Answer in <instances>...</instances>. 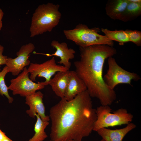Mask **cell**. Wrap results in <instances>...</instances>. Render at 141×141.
I'll use <instances>...</instances> for the list:
<instances>
[{
  "label": "cell",
  "mask_w": 141,
  "mask_h": 141,
  "mask_svg": "<svg viewBox=\"0 0 141 141\" xmlns=\"http://www.w3.org/2000/svg\"><path fill=\"white\" fill-rule=\"evenodd\" d=\"M53 141H81L93 131L97 118L96 109L86 90L68 101L64 97L49 111Z\"/></svg>",
  "instance_id": "cell-1"
},
{
  "label": "cell",
  "mask_w": 141,
  "mask_h": 141,
  "mask_svg": "<svg viewBox=\"0 0 141 141\" xmlns=\"http://www.w3.org/2000/svg\"><path fill=\"white\" fill-rule=\"evenodd\" d=\"M80 58L74 62L75 72L86 85L91 97L98 99L102 105H110L116 100L114 90L109 87L103 78L105 60L117 53L113 46L98 44L79 47Z\"/></svg>",
  "instance_id": "cell-2"
},
{
  "label": "cell",
  "mask_w": 141,
  "mask_h": 141,
  "mask_svg": "<svg viewBox=\"0 0 141 141\" xmlns=\"http://www.w3.org/2000/svg\"><path fill=\"white\" fill-rule=\"evenodd\" d=\"M60 5L48 3L39 5L32 14L30 29V37L50 32L59 24L61 16Z\"/></svg>",
  "instance_id": "cell-3"
},
{
  "label": "cell",
  "mask_w": 141,
  "mask_h": 141,
  "mask_svg": "<svg viewBox=\"0 0 141 141\" xmlns=\"http://www.w3.org/2000/svg\"><path fill=\"white\" fill-rule=\"evenodd\" d=\"M100 30L98 27L90 28L85 24H79L72 29L63 30V33L67 39L73 41L80 47L98 44L113 46V41L105 36L99 34Z\"/></svg>",
  "instance_id": "cell-4"
},
{
  "label": "cell",
  "mask_w": 141,
  "mask_h": 141,
  "mask_svg": "<svg viewBox=\"0 0 141 141\" xmlns=\"http://www.w3.org/2000/svg\"><path fill=\"white\" fill-rule=\"evenodd\" d=\"M96 109L97 118L93 129L96 131L102 128L127 124L132 121L133 117L124 108L119 109L113 113L108 105H102Z\"/></svg>",
  "instance_id": "cell-5"
},
{
  "label": "cell",
  "mask_w": 141,
  "mask_h": 141,
  "mask_svg": "<svg viewBox=\"0 0 141 141\" xmlns=\"http://www.w3.org/2000/svg\"><path fill=\"white\" fill-rule=\"evenodd\" d=\"M108 69L103 78L105 84L111 89L114 90L116 86L120 84L131 85L132 80L137 81L141 79L136 73L128 72L121 68L112 57L108 58Z\"/></svg>",
  "instance_id": "cell-6"
},
{
  "label": "cell",
  "mask_w": 141,
  "mask_h": 141,
  "mask_svg": "<svg viewBox=\"0 0 141 141\" xmlns=\"http://www.w3.org/2000/svg\"><path fill=\"white\" fill-rule=\"evenodd\" d=\"M29 73L27 68L25 67L16 78L10 80V84L8 89L12 91L13 95H19L25 97L49 85V82L45 81L37 83L34 82L30 78Z\"/></svg>",
  "instance_id": "cell-7"
},
{
  "label": "cell",
  "mask_w": 141,
  "mask_h": 141,
  "mask_svg": "<svg viewBox=\"0 0 141 141\" xmlns=\"http://www.w3.org/2000/svg\"><path fill=\"white\" fill-rule=\"evenodd\" d=\"M27 69L31 74L29 77L33 81H36L38 76L44 77L46 79L45 81L48 82L56 73L69 70L64 66L57 64L54 57L41 64L31 63Z\"/></svg>",
  "instance_id": "cell-8"
},
{
  "label": "cell",
  "mask_w": 141,
  "mask_h": 141,
  "mask_svg": "<svg viewBox=\"0 0 141 141\" xmlns=\"http://www.w3.org/2000/svg\"><path fill=\"white\" fill-rule=\"evenodd\" d=\"M35 48L33 44L29 43L21 47L16 53V57H8L6 65L9 72L11 73L13 75H17L26 66L30 64V61L28 60V56Z\"/></svg>",
  "instance_id": "cell-9"
},
{
  "label": "cell",
  "mask_w": 141,
  "mask_h": 141,
  "mask_svg": "<svg viewBox=\"0 0 141 141\" xmlns=\"http://www.w3.org/2000/svg\"><path fill=\"white\" fill-rule=\"evenodd\" d=\"M43 94L40 91L26 96L25 103L29 107L26 113L33 118L36 117V114H38L43 121H49L50 119L49 116L45 114V107L43 100Z\"/></svg>",
  "instance_id": "cell-10"
},
{
  "label": "cell",
  "mask_w": 141,
  "mask_h": 141,
  "mask_svg": "<svg viewBox=\"0 0 141 141\" xmlns=\"http://www.w3.org/2000/svg\"><path fill=\"white\" fill-rule=\"evenodd\" d=\"M51 45L56 49L55 52L52 54H45L48 56H54L59 57L60 60L57 62L60 64L69 69L71 66V63L69 61L74 58L75 51L73 49L69 48L65 42L61 43L54 40L51 42Z\"/></svg>",
  "instance_id": "cell-11"
},
{
  "label": "cell",
  "mask_w": 141,
  "mask_h": 141,
  "mask_svg": "<svg viewBox=\"0 0 141 141\" xmlns=\"http://www.w3.org/2000/svg\"><path fill=\"white\" fill-rule=\"evenodd\" d=\"M87 90L85 83L75 71H70L69 81L64 97V99L68 101H70Z\"/></svg>",
  "instance_id": "cell-12"
},
{
  "label": "cell",
  "mask_w": 141,
  "mask_h": 141,
  "mask_svg": "<svg viewBox=\"0 0 141 141\" xmlns=\"http://www.w3.org/2000/svg\"><path fill=\"white\" fill-rule=\"evenodd\" d=\"M70 75L69 70L57 72L51 79L49 84L55 94L61 98L64 97Z\"/></svg>",
  "instance_id": "cell-13"
},
{
  "label": "cell",
  "mask_w": 141,
  "mask_h": 141,
  "mask_svg": "<svg viewBox=\"0 0 141 141\" xmlns=\"http://www.w3.org/2000/svg\"><path fill=\"white\" fill-rule=\"evenodd\" d=\"M127 125L126 127L122 128L111 130L104 128L96 132L105 141H122L128 132L136 127V125L132 123Z\"/></svg>",
  "instance_id": "cell-14"
},
{
  "label": "cell",
  "mask_w": 141,
  "mask_h": 141,
  "mask_svg": "<svg viewBox=\"0 0 141 141\" xmlns=\"http://www.w3.org/2000/svg\"><path fill=\"white\" fill-rule=\"evenodd\" d=\"M128 0H109L105 5L106 14L114 20H120L129 3Z\"/></svg>",
  "instance_id": "cell-15"
},
{
  "label": "cell",
  "mask_w": 141,
  "mask_h": 141,
  "mask_svg": "<svg viewBox=\"0 0 141 141\" xmlns=\"http://www.w3.org/2000/svg\"><path fill=\"white\" fill-rule=\"evenodd\" d=\"M129 2L120 20L124 22L136 19L141 14V2Z\"/></svg>",
  "instance_id": "cell-16"
},
{
  "label": "cell",
  "mask_w": 141,
  "mask_h": 141,
  "mask_svg": "<svg viewBox=\"0 0 141 141\" xmlns=\"http://www.w3.org/2000/svg\"><path fill=\"white\" fill-rule=\"evenodd\" d=\"M35 116L37 120L34 126V134L28 141H43L48 137L45 130L49 122L43 121L38 114H36Z\"/></svg>",
  "instance_id": "cell-17"
},
{
  "label": "cell",
  "mask_w": 141,
  "mask_h": 141,
  "mask_svg": "<svg viewBox=\"0 0 141 141\" xmlns=\"http://www.w3.org/2000/svg\"><path fill=\"white\" fill-rule=\"evenodd\" d=\"M101 30L109 39L118 42L121 45L130 42L128 35L125 30L111 31L104 28H102Z\"/></svg>",
  "instance_id": "cell-18"
},
{
  "label": "cell",
  "mask_w": 141,
  "mask_h": 141,
  "mask_svg": "<svg viewBox=\"0 0 141 141\" xmlns=\"http://www.w3.org/2000/svg\"><path fill=\"white\" fill-rule=\"evenodd\" d=\"M9 72L8 68L6 66L0 72V94L3 96H5L8 98L9 103H11L14 101V99L9 94L8 87L6 86L4 80L5 75Z\"/></svg>",
  "instance_id": "cell-19"
},
{
  "label": "cell",
  "mask_w": 141,
  "mask_h": 141,
  "mask_svg": "<svg viewBox=\"0 0 141 141\" xmlns=\"http://www.w3.org/2000/svg\"><path fill=\"white\" fill-rule=\"evenodd\" d=\"M125 31L128 35L130 42L138 46L141 45V32L137 30L127 29Z\"/></svg>",
  "instance_id": "cell-20"
},
{
  "label": "cell",
  "mask_w": 141,
  "mask_h": 141,
  "mask_svg": "<svg viewBox=\"0 0 141 141\" xmlns=\"http://www.w3.org/2000/svg\"><path fill=\"white\" fill-rule=\"evenodd\" d=\"M4 49V47L0 44V66L1 65H6L7 62L8 57L2 54Z\"/></svg>",
  "instance_id": "cell-21"
},
{
  "label": "cell",
  "mask_w": 141,
  "mask_h": 141,
  "mask_svg": "<svg viewBox=\"0 0 141 141\" xmlns=\"http://www.w3.org/2000/svg\"><path fill=\"white\" fill-rule=\"evenodd\" d=\"M4 15V12L0 8V31L2 27V20Z\"/></svg>",
  "instance_id": "cell-22"
},
{
  "label": "cell",
  "mask_w": 141,
  "mask_h": 141,
  "mask_svg": "<svg viewBox=\"0 0 141 141\" xmlns=\"http://www.w3.org/2000/svg\"><path fill=\"white\" fill-rule=\"evenodd\" d=\"M7 136L5 133L2 132L0 129V140L2 141Z\"/></svg>",
  "instance_id": "cell-23"
},
{
  "label": "cell",
  "mask_w": 141,
  "mask_h": 141,
  "mask_svg": "<svg viewBox=\"0 0 141 141\" xmlns=\"http://www.w3.org/2000/svg\"><path fill=\"white\" fill-rule=\"evenodd\" d=\"M2 141H13V140L7 136L3 139Z\"/></svg>",
  "instance_id": "cell-24"
},
{
  "label": "cell",
  "mask_w": 141,
  "mask_h": 141,
  "mask_svg": "<svg viewBox=\"0 0 141 141\" xmlns=\"http://www.w3.org/2000/svg\"><path fill=\"white\" fill-rule=\"evenodd\" d=\"M130 1L133 2H141V0H129Z\"/></svg>",
  "instance_id": "cell-25"
},
{
  "label": "cell",
  "mask_w": 141,
  "mask_h": 141,
  "mask_svg": "<svg viewBox=\"0 0 141 141\" xmlns=\"http://www.w3.org/2000/svg\"><path fill=\"white\" fill-rule=\"evenodd\" d=\"M68 141H75V140H69ZM100 141H105L103 139H102Z\"/></svg>",
  "instance_id": "cell-26"
},
{
  "label": "cell",
  "mask_w": 141,
  "mask_h": 141,
  "mask_svg": "<svg viewBox=\"0 0 141 141\" xmlns=\"http://www.w3.org/2000/svg\"><path fill=\"white\" fill-rule=\"evenodd\" d=\"M52 141V140H50V141Z\"/></svg>",
  "instance_id": "cell-27"
},
{
  "label": "cell",
  "mask_w": 141,
  "mask_h": 141,
  "mask_svg": "<svg viewBox=\"0 0 141 141\" xmlns=\"http://www.w3.org/2000/svg\"><path fill=\"white\" fill-rule=\"evenodd\" d=\"M0 141H2V140H0Z\"/></svg>",
  "instance_id": "cell-28"
}]
</instances>
